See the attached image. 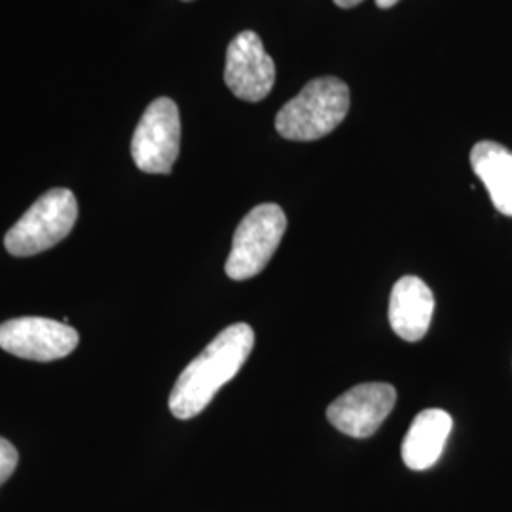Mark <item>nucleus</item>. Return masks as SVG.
<instances>
[{"label":"nucleus","instance_id":"0eeeda50","mask_svg":"<svg viewBox=\"0 0 512 512\" xmlns=\"http://www.w3.org/2000/svg\"><path fill=\"white\" fill-rule=\"evenodd\" d=\"M224 82L230 92L247 103H258L274 90V59L253 31L239 33L228 44Z\"/></svg>","mask_w":512,"mask_h":512},{"label":"nucleus","instance_id":"1a4fd4ad","mask_svg":"<svg viewBox=\"0 0 512 512\" xmlns=\"http://www.w3.org/2000/svg\"><path fill=\"white\" fill-rule=\"evenodd\" d=\"M435 296L416 275H404L391 291L389 323L406 342H420L431 327Z\"/></svg>","mask_w":512,"mask_h":512},{"label":"nucleus","instance_id":"423d86ee","mask_svg":"<svg viewBox=\"0 0 512 512\" xmlns=\"http://www.w3.org/2000/svg\"><path fill=\"white\" fill-rule=\"evenodd\" d=\"M78 332L63 321L46 317H18L0 325V348L21 359L52 363L71 355Z\"/></svg>","mask_w":512,"mask_h":512},{"label":"nucleus","instance_id":"9b49d317","mask_svg":"<svg viewBox=\"0 0 512 512\" xmlns=\"http://www.w3.org/2000/svg\"><path fill=\"white\" fill-rule=\"evenodd\" d=\"M471 165L484 183L495 209L512 217V152L494 141H480L471 150Z\"/></svg>","mask_w":512,"mask_h":512},{"label":"nucleus","instance_id":"f8f14e48","mask_svg":"<svg viewBox=\"0 0 512 512\" xmlns=\"http://www.w3.org/2000/svg\"><path fill=\"white\" fill-rule=\"evenodd\" d=\"M18 461V450L14 448V444L0 437V486L14 475Z\"/></svg>","mask_w":512,"mask_h":512},{"label":"nucleus","instance_id":"f03ea898","mask_svg":"<svg viewBox=\"0 0 512 512\" xmlns=\"http://www.w3.org/2000/svg\"><path fill=\"white\" fill-rule=\"evenodd\" d=\"M351 107L348 84L336 76L308 82L275 116V129L289 141H317L338 128Z\"/></svg>","mask_w":512,"mask_h":512},{"label":"nucleus","instance_id":"20e7f679","mask_svg":"<svg viewBox=\"0 0 512 512\" xmlns=\"http://www.w3.org/2000/svg\"><path fill=\"white\" fill-rule=\"evenodd\" d=\"M287 230L285 211L275 203H262L239 222L226 260V274L234 281H245L260 274L275 255Z\"/></svg>","mask_w":512,"mask_h":512},{"label":"nucleus","instance_id":"f257e3e1","mask_svg":"<svg viewBox=\"0 0 512 512\" xmlns=\"http://www.w3.org/2000/svg\"><path fill=\"white\" fill-rule=\"evenodd\" d=\"M255 346V332L247 323L222 330L202 353L184 368L169 395V410L179 420L202 414L222 385L236 378Z\"/></svg>","mask_w":512,"mask_h":512},{"label":"nucleus","instance_id":"6e6552de","mask_svg":"<svg viewBox=\"0 0 512 512\" xmlns=\"http://www.w3.org/2000/svg\"><path fill=\"white\" fill-rule=\"evenodd\" d=\"M397 403V391L389 384H361L340 395L327 410L330 423L353 439L372 437Z\"/></svg>","mask_w":512,"mask_h":512},{"label":"nucleus","instance_id":"ddd939ff","mask_svg":"<svg viewBox=\"0 0 512 512\" xmlns=\"http://www.w3.org/2000/svg\"><path fill=\"white\" fill-rule=\"evenodd\" d=\"M361 2H363V0H334V4L340 6V8H353V6L361 4Z\"/></svg>","mask_w":512,"mask_h":512},{"label":"nucleus","instance_id":"7ed1b4c3","mask_svg":"<svg viewBox=\"0 0 512 512\" xmlns=\"http://www.w3.org/2000/svg\"><path fill=\"white\" fill-rule=\"evenodd\" d=\"M78 219V202L67 188L42 194L25 215L8 230L4 247L12 256L25 258L52 249L73 232Z\"/></svg>","mask_w":512,"mask_h":512},{"label":"nucleus","instance_id":"39448f33","mask_svg":"<svg viewBox=\"0 0 512 512\" xmlns=\"http://www.w3.org/2000/svg\"><path fill=\"white\" fill-rule=\"evenodd\" d=\"M181 150V114L173 99L148 105L131 139V158L150 175H169Z\"/></svg>","mask_w":512,"mask_h":512},{"label":"nucleus","instance_id":"9d476101","mask_svg":"<svg viewBox=\"0 0 512 512\" xmlns=\"http://www.w3.org/2000/svg\"><path fill=\"white\" fill-rule=\"evenodd\" d=\"M454 421L440 408L423 410L412 421L403 442L404 465L412 471H427L439 461Z\"/></svg>","mask_w":512,"mask_h":512},{"label":"nucleus","instance_id":"4468645a","mask_svg":"<svg viewBox=\"0 0 512 512\" xmlns=\"http://www.w3.org/2000/svg\"><path fill=\"white\" fill-rule=\"evenodd\" d=\"M399 0H376V6L378 8H384V10H387V8H391V6H395Z\"/></svg>","mask_w":512,"mask_h":512}]
</instances>
